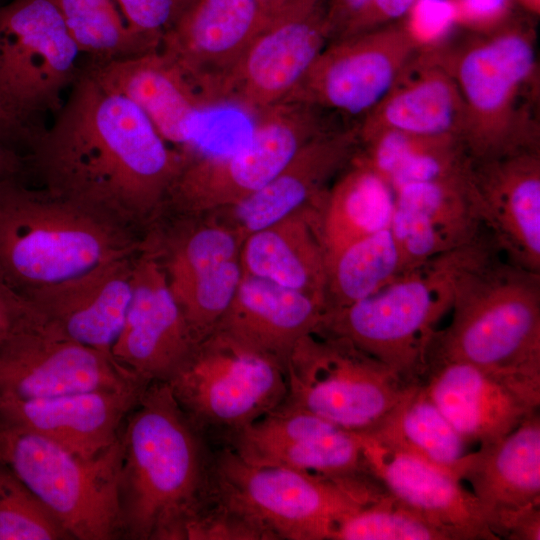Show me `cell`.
<instances>
[{
	"label": "cell",
	"instance_id": "ac0fdd59",
	"mask_svg": "<svg viewBox=\"0 0 540 540\" xmlns=\"http://www.w3.org/2000/svg\"><path fill=\"white\" fill-rule=\"evenodd\" d=\"M222 443L257 466L283 467L334 479L379 481L354 432L283 402Z\"/></svg>",
	"mask_w": 540,
	"mask_h": 540
},
{
	"label": "cell",
	"instance_id": "d6986e66",
	"mask_svg": "<svg viewBox=\"0 0 540 540\" xmlns=\"http://www.w3.org/2000/svg\"><path fill=\"white\" fill-rule=\"evenodd\" d=\"M198 343L161 263L141 240L134 258L132 297L112 358L146 383L168 382Z\"/></svg>",
	"mask_w": 540,
	"mask_h": 540
},
{
	"label": "cell",
	"instance_id": "d590c367",
	"mask_svg": "<svg viewBox=\"0 0 540 540\" xmlns=\"http://www.w3.org/2000/svg\"><path fill=\"white\" fill-rule=\"evenodd\" d=\"M81 55L105 63L157 50L129 28L114 0H54Z\"/></svg>",
	"mask_w": 540,
	"mask_h": 540
},
{
	"label": "cell",
	"instance_id": "8fae6325",
	"mask_svg": "<svg viewBox=\"0 0 540 540\" xmlns=\"http://www.w3.org/2000/svg\"><path fill=\"white\" fill-rule=\"evenodd\" d=\"M167 383L192 424L219 444L276 408L287 391L282 363L220 328Z\"/></svg>",
	"mask_w": 540,
	"mask_h": 540
},
{
	"label": "cell",
	"instance_id": "30bf717a",
	"mask_svg": "<svg viewBox=\"0 0 540 540\" xmlns=\"http://www.w3.org/2000/svg\"><path fill=\"white\" fill-rule=\"evenodd\" d=\"M286 381L283 403L354 433L376 429L416 386L348 339L320 328L294 345Z\"/></svg>",
	"mask_w": 540,
	"mask_h": 540
},
{
	"label": "cell",
	"instance_id": "4fadbf2b",
	"mask_svg": "<svg viewBox=\"0 0 540 540\" xmlns=\"http://www.w3.org/2000/svg\"><path fill=\"white\" fill-rule=\"evenodd\" d=\"M198 342L217 326L242 277V239L223 223L163 214L143 235Z\"/></svg>",
	"mask_w": 540,
	"mask_h": 540
},
{
	"label": "cell",
	"instance_id": "d6a6232c",
	"mask_svg": "<svg viewBox=\"0 0 540 540\" xmlns=\"http://www.w3.org/2000/svg\"><path fill=\"white\" fill-rule=\"evenodd\" d=\"M358 155L392 187L466 174L472 160L459 137L397 130L359 135Z\"/></svg>",
	"mask_w": 540,
	"mask_h": 540
},
{
	"label": "cell",
	"instance_id": "d4e9b609",
	"mask_svg": "<svg viewBox=\"0 0 540 540\" xmlns=\"http://www.w3.org/2000/svg\"><path fill=\"white\" fill-rule=\"evenodd\" d=\"M355 434L371 472L391 496L443 529L451 540H498L485 510L462 482L421 459Z\"/></svg>",
	"mask_w": 540,
	"mask_h": 540
},
{
	"label": "cell",
	"instance_id": "9c48e42d",
	"mask_svg": "<svg viewBox=\"0 0 540 540\" xmlns=\"http://www.w3.org/2000/svg\"><path fill=\"white\" fill-rule=\"evenodd\" d=\"M0 461L38 497L73 539L121 536V439L86 458L0 415Z\"/></svg>",
	"mask_w": 540,
	"mask_h": 540
},
{
	"label": "cell",
	"instance_id": "ee69618b",
	"mask_svg": "<svg viewBox=\"0 0 540 540\" xmlns=\"http://www.w3.org/2000/svg\"><path fill=\"white\" fill-rule=\"evenodd\" d=\"M27 309V303L0 284V343L15 328Z\"/></svg>",
	"mask_w": 540,
	"mask_h": 540
},
{
	"label": "cell",
	"instance_id": "60d3db41",
	"mask_svg": "<svg viewBox=\"0 0 540 540\" xmlns=\"http://www.w3.org/2000/svg\"><path fill=\"white\" fill-rule=\"evenodd\" d=\"M513 0H453L455 16L471 32H486L507 22L514 14Z\"/></svg>",
	"mask_w": 540,
	"mask_h": 540
},
{
	"label": "cell",
	"instance_id": "6da1fadb",
	"mask_svg": "<svg viewBox=\"0 0 540 540\" xmlns=\"http://www.w3.org/2000/svg\"><path fill=\"white\" fill-rule=\"evenodd\" d=\"M190 155L81 64L53 123L24 157L39 186L142 237Z\"/></svg>",
	"mask_w": 540,
	"mask_h": 540
},
{
	"label": "cell",
	"instance_id": "f6af8a7d",
	"mask_svg": "<svg viewBox=\"0 0 540 540\" xmlns=\"http://www.w3.org/2000/svg\"><path fill=\"white\" fill-rule=\"evenodd\" d=\"M25 175L26 162L24 155L0 144V179L24 178Z\"/></svg>",
	"mask_w": 540,
	"mask_h": 540
},
{
	"label": "cell",
	"instance_id": "ab89813d",
	"mask_svg": "<svg viewBox=\"0 0 540 540\" xmlns=\"http://www.w3.org/2000/svg\"><path fill=\"white\" fill-rule=\"evenodd\" d=\"M45 127L41 119L24 113L0 83V144L25 156Z\"/></svg>",
	"mask_w": 540,
	"mask_h": 540
},
{
	"label": "cell",
	"instance_id": "bcb514c9",
	"mask_svg": "<svg viewBox=\"0 0 540 540\" xmlns=\"http://www.w3.org/2000/svg\"><path fill=\"white\" fill-rule=\"evenodd\" d=\"M521 5L527 12L533 15H539L540 13V0H513Z\"/></svg>",
	"mask_w": 540,
	"mask_h": 540
},
{
	"label": "cell",
	"instance_id": "603a6c76",
	"mask_svg": "<svg viewBox=\"0 0 540 540\" xmlns=\"http://www.w3.org/2000/svg\"><path fill=\"white\" fill-rule=\"evenodd\" d=\"M136 253L22 299L68 338L111 356L132 297Z\"/></svg>",
	"mask_w": 540,
	"mask_h": 540
},
{
	"label": "cell",
	"instance_id": "e575fe53",
	"mask_svg": "<svg viewBox=\"0 0 540 540\" xmlns=\"http://www.w3.org/2000/svg\"><path fill=\"white\" fill-rule=\"evenodd\" d=\"M406 271L389 227L364 237L327 265L326 311L367 298Z\"/></svg>",
	"mask_w": 540,
	"mask_h": 540
},
{
	"label": "cell",
	"instance_id": "74e56055",
	"mask_svg": "<svg viewBox=\"0 0 540 540\" xmlns=\"http://www.w3.org/2000/svg\"><path fill=\"white\" fill-rule=\"evenodd\" d=\"M38 497L0 461V540H72Z\"/></svg>",
	"mask_w": 540,
	"mask_h": 540
},
{
	"label": "cell",
	"instance_id": "ba28073f",
	"mask_svg": "<svg viewBox=\"0 0 540 540\" xmlns=\"http://www.w3.org/2000/svg\"><path fill=\"white\" fill-rule=\"evenodd\" d=\"M284 100L255 116L246 144L221 155L192 153L171 184L162 214L203 216L230 208L267 184L308 142L346 126Z\"/></svg>",
	"mask_w": 540,
	"mask_h": 540
},
{
	"label": "cell",
	"instance_id": "8d00e7d4",
	"mask_svg": "<svg viewBox=\"0 0 540 540\" xmlns=\"http://www.w3.org/2000/svg\"><path fill=\"white\" fill-rule=\"evenodd\" d=\"M332 540H451L440 527L388 492L337 524Z\"/></svg>",
	"mask_w": 540,
	"mask_h": 540
},
{
	"label": "cell",
	"instance_id": "52a82bcc",
	"mask_svg": "<svg viewBox=\"0 0 540 540\" xmlns=\"http://www.w3.org/2000/svg\"><path fill=\"white\" fill-rule=\"evenodd\" d=\"M453 251L402 273L380 290L346 307L325 311L317 328L344 337L421 384L432 338L450 313Z\"/></svg>",
	"mask_w": 540,
	"mask_h": 540
},
{
	"label": "cell",
	"instance_id": "7dc6e473",
	"mask_svg": "<svg viewBox=\"0 0 540 540\" xmlns=\"http://www.w3.org/2000/svg\"><path fill=\"white\" fill-rule=\"evenodd\" d=\"M260 5L270 9V10H276L279 8L283 3H285L287 0H254Z\"/></svg>",
	"mask_w": 540,
	"mask_h": 540
},
{
	"label": "cell",
	"instance_id": "9a60e30c",
	"mask_svg": "<svg viewBox=\"0 0 540 540\" xmlns=\"http://www.w3.org/2000/svg\"><path fill=\"white\" fill-rule=\"evenodd\" d=\"M80 55L54 0L0 4V83L27 115L42 120L60 109Z\"/></svg>",
	"mask_w": 540,
	"mask_h": 540
},
{
	"label": "cell",
	"instance_id": "4316f807",
	"mask_svg": "<svg viewBox=\"0 0 540 540\" xmlns=\"http://www.w3.org/2000/svg\"><path fill=\"white\" fill-rule=\"evenodd\" d=\"M147 386L31 400L0 399V415L91 458L117 442L127 415Z\"/></svg>",
	"mask_w": 540,
	"mask_h": 540
},
{
	"label": "cell",
	"instance_id": "b9f144b4",
	"mask_svg": "<svg viewBox=\"0 0 540 540\" xmlns=\"http://www.w3.org/2000/svg\"><path fill=\"white\" fill-rule=\"evenodd\" d=\"M416 2L417 0H371L343 37L404 20Z\"/></svg>",
	"mask_w": 540,
	"mask_h": 540
},
{
	"label": "cell",
	"instance_id": "3957f363",
	"mask_svg": "<svg viewBox=\"0 0 540 540\" xmlns=\"http://www.w3.org/2000/svg\"><path fill=\"white\" fill-rule=\"evenodd\" d=\"M120 439L121 536L183 540L186 524L210 495L213 450L167 382L147 386Z\"/></svg>",
	"mask_w": 540,
	"mask_h": 540
},
{
	"label": "cell",
	"instance_id": "44dd1931",
	"mask_svg": "<svg viewBox=\"0 0 540 540\" xmlns=\"http://www.w3.org/2000/svg\"><path fill=\"white\" fill-rule=\"evenodd\" d=\"M484 227L510 263L540 273V151L473 162Z\"/></svg>",
	"mask_w": 540,
	"mask_h": 540
},
{
	"label": "cell",
	"instance_id": "ffe728a7",
	"mask_svg": "<svg viewBox=\"0 0 540 540\" xmlns=\"http://www.w3.org/2000/svg\"><path fill=\"white\" fill-rule=\"evenodd\" d=\"M389 228L407 270L474 242L486 229L471 169L397 189Z\"/></svg>",
	"mask_w": 540,
	"mask_h": 540
},
{
	"label": "cell",
	"instance_id": "4dcf8cb0",
	"mask_svg": "<svg viewBox=\"0 0 540 540\" xmlns=\"http://www.w3.org/2000/svg\"><path fill=\"white\" fill-rule=\"evenodd\" d=\"M324 199L247 235L240 248L242 273L326 303L327 266L320 237Z\"/></svg>",
	"mask_w": 540,
	"mask_h": 540
},
{
	"label": "cell",
	"instance_id": "484cf974",
	"mask_svg": "<svg viewBox=\"0 0 540 540\" xmlns=\"http://www.w3.org/2000/svg\"><path fill=\"white\" fill-rule=\"evenodd\" d=\"M359 151L358 124L326 132L305 144L262 188L240 203L218 211L242 240L294 211L322 201Z\"/></svg>",
	"mask_w": 540,
	"mask_h": 540
},
{
	"label": "cell",
	"instance_id": "2e32d148",
	"mask_svg": "<svg viewBox=\"0 0 540 540\" xmlns=\"http://www.w3.org/2000/svg\"><path fill=\"white\" fill-rule=\"evenodd\" d=\"M329 42L327 0H287L246 50L225 104L256 116L283 101Z\"/></svg>",
	"mask_w": 540,
	"mask_h": 540
},
{
	"label": "cell",
	"instance_id": "7c38bea8",
	"mask_svg": "<svg viewBox=\"0 0 540 540\" xmlns=\"http://www.w3.org/2000/svg\"><path fill=\"white\" fill-rule=\"evenodd\" d=\"M425 44L405 20L333 40L284 100L358 124Z\"/></svg>",
	"mask_w": 540,
	"mask_h": 540
},
{
	"label": "cell",
	"instance_id": "83f0119b",
	"mask_svg": "<svg viewBox=\"0 0 540 540\" xmlns=\"http://www.w3.org/2000/svg\"><path fill=\"white\" fill-rule=\"evenodd\" d=\"M85 64L101 83L136 105L168 144L195 151L198 122L207 109L185 74L160 49Z\"/></svg>",
	"mask_w": 540,
	"mask_h": 540
},
{
	"label": "cell",
	"instance_id": "f546056e",
	"mask_svg": "<svg viewBox=\"0 0 540 540\" xmlns=\"http://www.w3.org/2000/svg\"><path fill=\"white\" fill-rule=\"evenodd\" d=\"M325 311L322 300L242 273L215 328L275 357L286 369L294 345L320 325Z\"/></svg>",
	"mask_w": 540,
	"mask_h": 540
},
{
	"label": "cell",
	"instance_id": "836d02e7",
	"mask_svg": "<svg viewBox=\"0 0 540 540\" xmlns=\"http://www.w3.org/2000/svg\"><path fill=\"white\" fill-rule=\"evenodd\" d=\"M362 434L388 448L421 459L455 478L460 461L468 453V443L422 384L416 385L376 429Z\"/></svg>",
	"mask_w": 540,
	"mask_h": 540
},
{
	"label": "cell",
	"instance_id": "cb8c5ba5",
	"mask_svg": "<svg viewBox=\"0 0 540 540\" xmlns=\"http://www.w3.org/2000/svg\"><path fill=\"white\" fill-rule=\"evenodd\" d=\"M421 384L467 443L500 439L539 411L540 396L466 362L430 363Z\"/></svg>",
	"mask_w": 540,
	"mask_h": 540
},
{
	"label": "cell",
	"instance_id": "5bb4252c",
	"mask_svg": "<svg viewBox=\"0 0 540 540\" xmlns=\"http://www.w3.org/2000/svg\"><path fill=\"white\" fill-rule=\"evenodd\" d=\"M149 384L111 356L65 336L28 303L0 343V399L31 400Z\"/></svg>",
	"mask_w": 540,
	"mask_h": 540
},
{
	"label": "cell",
	"instance_id": "7402d4cb",
	"mask_svg": "<svg viewBox=\"0 0 540 540\" xmlns=\"http://www.w3.org/2000/svg\"><path fill=\"white\" fill-rule=\"evenodd\" d=\"M456 478L470 486L498 540L506 539L522 513L540 507L539 411L500 439L468 452Z\"/></svg>",
	"mask_w": 540,
	"mask_h": 540
},
{
	"label": "cell",
	"instance_id": "5b68a950",
	"mask_svg": "<svg viewBox=\"0 0 540 540\" xmlns=\"http://www.w3.org/2000/svg\"><path fill=\"white\" fill-rule=\"evenodd\" d=\"M141 240L45 187L0 179V284L21 298L132 255Z\"/></svg>",
	"mask_w": 540,
	"mask_h": 540
},
{
	"label": "cell",
	"instance_id": "f35d334b",
	"mask_svg": "<svg viewBox=\"0 0 540 540\" xmlns=\"http://www.w3.org/2000/svg\"><path fill=\"white\" fill-rule=\"evenodd\" d=\"M135 33L161 44L174 25L186 0H114Z\"/></svg>",
	"mask_w": 540,
	"mask_h": 540
},
{
	"label": "cell",
	"instance_id": "f1b7e54d",
	"mask_svg": "<svg viewBox=\"0 0 540 540\" xmlns=\"http://www.w3.org/2000/svg\"><path fill=\"white\" fill-rule=\"evenodd\" d=\"M463 126L458 86L432 44H425L381 102L358 123V133L397 130L462 140Z\"/></svg>",
	"mask_w": 540,
	"mask_h": 540
},
{
	"label": "cell",
	"instance_id": "7a4b0ae2",
	"mask_svg": "<svg viewBox=\"0 0 540 540\" xmlns=\"http://www.w3.org/2000/svg\"><path fill=\"white\" fill-rule=\"evenodd\" d=\"M450 321L426 360L461 361L540 396V273L506 260L485 231L453 251Z\"/></svg>",
	"mask_w": 540,
	"mask_h": 540
},
{
	"label": "cell",
	"instance_id": "277c9868",
	"mask_svg": "<svg viewBox=\"0 0 540 540\" xmlns=\"http://www.w3.org/2000/svg\"><path fill=\"white\" fill-rule=\"evenodd\" d=\"M536 32L513 15L501 26L433 43L464 105L462 142L473 162L540 151Z\"/></svg>",
	"mask_w": 540,
	"mask_h": 540
},
{
	"label": "cell",
	"instance_id": "1f68e13d",
	"mask_svg": "<svg viewBox=\"0 0 540 540\" xmlns=\"http://www.w3.org/2000/svg\"><path fill=\"white\" fill-rule=\"evenodd\" d=\"M394 206L390 184L357 153L328 189L321 208L326 266L354 242L388 228Z\"/></svg>",
	"mask_w": 540,
	"mask_h": 540
},
{
	"label": "cell",
	"instance_id": "7bdbcfd3",
	"mask_svg": "<svg viewBox=\"0 0 540 540\" xmlns=\"http://www.w3.org/2000/svg\"><path fill=\"white\" fill-rule=\"evenodd\" d=\"M371 0H327L330 42L343 37Z\"/></svg>",
	"mask_w": 540,
	"mask_h": 540
},
{
	"label": "cell",
	"instance_id": "8992f818",
	"mask_svg": "<svg viewBox=\"0 0 540 540\" xmlns=\"http://www.w3.org/2000/svg\"><path fill=\"white\" fill-rule=\"evenodd\" d=\"M211 487L267 540H332L340 520L387 493L379 481L249 464L226 446L213 451Z\"/></svg>",
	"mask_w": 540,
	"mask_h": 540
},
{
	"label": "cell",
	"instance_id": "e0dca14e",
	"mask_svg": "<svg viewBox=\"0 0 540 540\" xmlns=\"http://www.w3.org/2000/svg\"><path fill=\"white\" fill-rule=\"evenodd\" d=\"M274 11L254 0H186L159 49L185 74L206 109L225 105L235 71Z\"/></svg>",
	"mask_w": 540,
	"mask_h": 540
}]
</instances>
